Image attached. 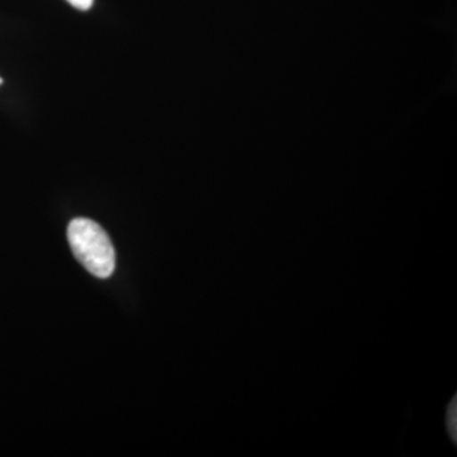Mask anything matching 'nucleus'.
<instances>
[{
    "label": "nucleus",
    "instance_id": "f257e3e1",
    "mask_svg": "<svg viewBox=\"0 0 457 457\" xmlns=\"http://www.w3.org/2000/svg\"><path fill=\"white\" fill-rule=\"evenodd\" d=\"M68 240L73 254L84 269L98 278H108L116 267V253L110 237L97 222L77 218L68 227Z\"/></svg>",
    "mask_w": 457,
    "mask_h": 457
},
{
    "label": "nucleus",
    "instance_id": "f03ea898",
    "mask_svg": "<svg viewBox=\"0 0 457 457\" xmlns=\"http://www.w3.org/2000/svg\"><path fill=\"white\" fill-rule=\"evenodd\" d=\"M68 2L80 11H88L93 5V0H68Z\"/></svg>",
    "mask_w": 457,
    "mask_h": 457
}]
</instances>
